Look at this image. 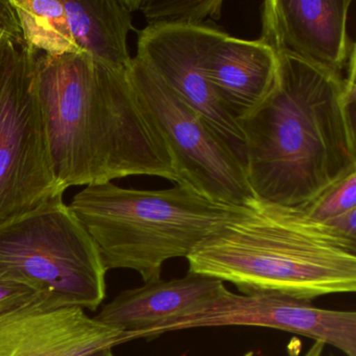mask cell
<instances>
[{
  "instance_id": "obj_1",
  "label": "cell",
  "mask_w": 356,
  "mask_h": 356,
  "mask_svg": "<svg viewBox=\"0 0 356 356\" xmlns=\"http://www.w3.org/2000/svg\"><path fill=\"white\" fill-rule=\"evenodd\" d=\"M275 54L272 90L237 124L256 199L299 208L356 168L355 55L341 76L291 54Z\"/></svg>"
},
{
  "instance_id": "obj_2",
  "label": "cell",
  "mask_w": 356,
  "mask_h": 356,
  "mask_svg": "<svg viewBox=\"0 0 356 356\" xmlns=\"http://www.w3.org/2000/svg\"><path fill=\"white\" fill-rule=\"evenodd\" d=\"M36 80L54 174L63 193L129 176L180 183L129 68L83 55L38 54Z\"/></svg>"
},
{
  "instance_id": "obj_3",
  "label": "cell",
  "mask_w": 356,
  "mask_h": 356,
  "mask_svg": "<svg viewBox=\"0 0 356 356\" xmlns=\"http://www.w3.org/2000/svg\"><path fill=\"white\" fill-rule=\"evenodd\" d=\"M186 259L189 272L232 283L245 295L312 302L356 291V241L297 208L257 199Z\"/></svg>"
},
{
  "instance_id": "obj_4",
  "label": "cell",
  "mask_w": 356,
  "mask_h": 356,
  "mask_svg": "<svg viewBox=\"0 0 356 356\" xmlns=\"http://www.w3.org/2000/svg\"><path fill=\"white\" fill-rule=\"evenodd\" d=\"M68 206L95 241L107 272L135 270L145 282L161 278L168 260L186 258L247 207L211 201L184 183L138 191L111 182L85 187Z\"/></svg>"
},
{
  "instance_id": "obj_5",
  "label": "cell",
  "mask_w": 356,
  "mask_h": 356,
  "mask_svg": "<svg viewBox=\"0 0 356 356\" xmlns=\"http://www.w3.org/2000/svg\"><path fill=\"white\" fill-rule=\"evenodd\" d=\"M106 273L63 197L0 222V280L31 287L60 306L95 312L106 297Z\"/></svg>"
},
{
  "instance_id": "obj_6",
  "label": "cell",
  "mask_w": 356,
  "mask_h": 356,
  "mask_svg": "<svg viewBox=\"0 0 356 356\" xmlns=\"http://www.w3.org/2000/svg\"><path fill=\"white\" fill-rule=\"evenodd\" d=\"M38 54L19 37L0 62V222L63 197L37 89Z\"/></svg>"
},
{
  "instance_id": "obj_7",
  "label": "cell",
  "mask_w": 356,
  "mask_h": 356,
  "mask_svg": "<svg viewBox=\"0 0 356 356\" xmlns=\"http://www.w3.org/2000/svg\"><path fill=\"white\" fill-rule=\"evenodd\" d=\"M129 76L168 145L180 183L218 203H253L256 197L245 163L203 116L136 58H132Z\"/></svg>"
},
{
  "instance_id": "obj_8",
  "label": "cell",
  "mask_w": 356,
  "mask_h": 356,
  "mask_svg": "<svg viewBox=\"0 0 356 356\" xmlns=\"http://www.w3.org/2000/svg\"><path fill=\"white\" fill-rule=\"evenodd\" d=\"M253 326L309 337L356 356V314L322 309L312 302L274 293L239 295L225 291L199 307L164 321L143 333L153 339L166 332L208 327Z\"/></svg>"
},
{
  "instance_id": "obj_9",
  "label": "cell",
  "mask_w": 356,
  "mask_h": 356,
  "mask_svg": "<svg viewBox=\"0 0 356 356\" xmlns=\"http://www.w3.org/2000/svg\"><path fill=\"white\" fill-rule=\"evenodd\" d=\"M224 33L214 24L147 26L138 33L135 58L201 114L243 161L241 129L222 108L206 68L210 47Z\"/></svg>"
},
{
  "instance_id": "obj_10",
  "label": "cell",
  "mask_w": 356,
  "mask_h": 356,
  "mask_svg": "<svg viewBox=\"0 0 356 356\" xmlns=\"http://www.w3.org/2000/svg\"><path fill=\"white\" fill-rule=\"evenodd\" d=\"M352 0H268L260 9L261 36L275 53H287L345 76L355 43L348 34Z\"/></svg>"
},
{
  "instance_id": "obj_11",
  "label": "cell",
  "mask_w": 356,
  "mask_h": 356,
  "mask_svg": "<svg viewBox=\"0 0 356 356\" xmlns=\"http://www.w3.org/2000/svg\"><path fill=\"white\" fill-rule=\"evenodd\" d=\"M130 341L79 306H33L0 316V356H86Z\"/></svg>"
},
{
  "instance_id": "obj_12",
  "label": "cell",
  "mask_w": 356,
  "mask_h": 356,
  "mask_svg": "<svg viewBox=\"0 0 356 356\" xmlns=\"http://www.w3.org/2000/svg\"><path fill=\"white\" fill-rule=\"evenodd\" d=\"M227 291L222 281L188 270L181 278L156 279L122 291L95 318L128 333L133 341L141 339L147 329L182 316Z\"/></svg>"
},
{
  "instance_id": "obj_13",
  "label": "cell",
  "mask_w": 356,
  "mask_h": 356,
  "mask_svg": "<svg viewBox=\"0 0 356 356\" xmlns=\"http://www.w3.org/2000/svg\"><path fill=\"white\" fill-rule=\"evenodd\" d=\"M206 68L222 108L237 122L272 90L278 59L259 39L243 40L225 32L210 47Z\"/></svg>"
},
{
  "instance_id": "obj_14",
  "label": "cell",
  "mask_w": 356,
  "mask_h": 356,
  "mask_svg": "<svg viewBox=\"0 0 356 356\" xmlns=\"http://www.w3.org/2000/svg\"><path fill=\"white\" fill-rule=\"evenodd\" d=\"M72 40L80 55L128 70V35L138 0H63Z\"/></svg>"
},
{
  "instance_id": "obj_15",
  "label": "cell",
  "mask_w": 356,
  "mask_h": 356,
  "mask_svg": "<svg viewBox=\"0 0 356 356\" xmlns=\"http://www.w3.org/2000/svg\"><path fill=\"white\" fill-rule=\"evenodd\" d=\"M15 10L24 42L33 51L59 57L80 55L64 8L63 0H10Z\"/></svg>"
},
{
  "instance_id": "obj_16",
  "label": "cell",
  "mask_w": 356,
  "mask_h": 356,
  "mask_svg": "<svg viewBox=\"0 0 356 356\" xmlns=\"http://www.w3.org/2000/svg\"><path fill=\"white\" fill-rule=\"evenodd\" d=\"M222 6V0H138L137 11L143 12L149 26H197L220 20Z\"/></svg>"
},
{
  "instance_id": "obj_17",
  "label": "cell",
  "mask_w": 356,
  "mask_h": 356,
  "mask_svg": "<svg viewBox=\"0 0 356 356\" xmlns=\"http://www.w3.org/2000/svg\"><path fill=\"white\" fill-rule=\"evenodd\" d=\"M297 209L307 218L324 224L356 209V168L325 189L316 199Z\"/></svg>"
},
{
  "instance_id": "obj_18",
  "label": "cell",
  "mask_w": 356,
  "mask_h": 356,
  "mask_svg": "<svg viewBox=\"0 0 356 356\" xmlns=\"http://www.w3.org/2000/svg\"><path fill=\"white\" fill-rule=\"evenodd\" d=\"M60 306L44 293L11 281L0 280V316L33 306Z\"/></svg>"
},
{
  "instance_id": "obj_19",
  "label": "cell",
  "mask_w": 356,
  "mask_h": 356,
  "mask_svg": "<svg viewBox=\"0 0 356 356\" xmlns=\"http://www.w3.org/2000/svg\"><path fill=\"white\" fill-rule=\"evenodd\" d=\"M22 37L15 10L10 0H0V62L8 41Z\"/></svg>"
},
{
  "instance_id": "obj_20",
  "label": "cell",
  "mask_w": 356,
  "mask_h": 356,
  "mask_svg": "<svg viewBox=\"0 0 356 356\" xmlns=\"http://www.w3.org/2000/svg\"><path fill=\"white\" fill-rule=\"evenodd\" d=\"M325 346L326 345H325L324 343H322V341H314L312 347L307 350V352H306V354L304 356H323Z\"/></svg>"
},
{
  "instance_id": "obj_21",
  "label": "cell",
  "mask_w": 356,
  "mask_h": 356,
  "mask_svg": "<svg viewBox=\"0 0 356 356\" xmlns=\"http://www.w3.org/2000/svg\"><path fill=\"white\" fill-rule=\"evenodd\" d=\"M86 356H115L112 351L111 348H107V349L99 350V351L93 352V353L88 354Z\"/></svg>"
}]
</instances>
